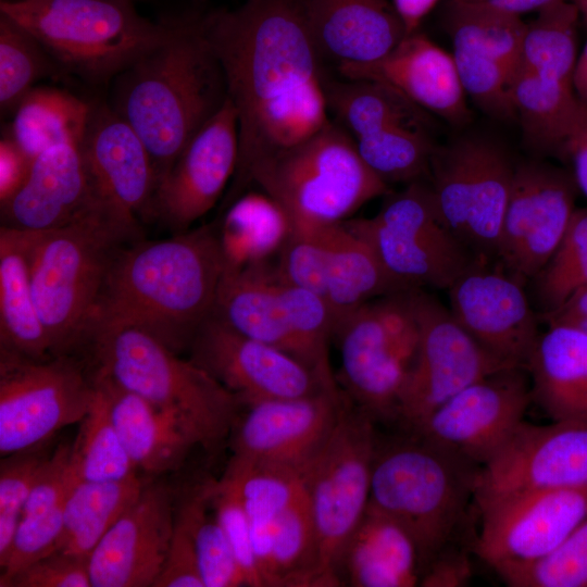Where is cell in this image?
Masks as SVG:
<instances>
[{
	"label": "cell",
	"instance_id": "52",
	"mask_svg": "<svg viewBox=\"0 0 587 587\" xmlns=\"http://www.w3.org/2000/svg\"><path fill=\"white\" fill-rule=\"evenodd\" d=\"M5 587H91L88 559L52 551L16 572Z\"/></svg>",
	"mask_w": 587,
	"mask_h": 587
},
{
	"label": "cell",
	"instance_id": "37",
	"mask_svg": "<svg viewBox=\"0 0 587 587\" xmlns=\"http://www.w3.org/2000/svg\"><path fill=\"white\" fill-rule=\"evenodd\" d=\"M145 480L77 482L66 496L61 537L54 551L89 559L101 538L137 499Z\"/></svg>",
	"mask_w": 587,
	"mask_h": 587
},
{
	"label": "cell",
	"instance_id": "44",
	"mask_svg": "<svg viewBox=\"0 0 587 587\" xmlns=\"http://www.w3.org/2000/svg\"><path fill=\"white\" fill-rule=\"evenodd\" d=\"M353 139L361 159L388 186L428 178L436 145L425 128L389 126Z\"/></svg>",
	"mask_w": 587,
	"mask_h": 587
},
{
	"label": "cell",
	"instance_id": "58",
	"mask_svg": "<svg viewBox=\"0 0 587 587\" xmlns=\"http://www.w3.org/2000/svg\"><path fill=\"white\" fill-rule=\"evenodd\" d=\"M564 153L573 162L576 186L587 197V126L570 140Z\"/></svg>",
	"mask_w": 587,
	"mask_h": 587
},
{
	"label": "cell",
	"instance_id": "13",
	"mask_svg": "<svg viewBox=\"0 0 587 587\" xmlns=\"http://www.w3.org/2000/svg\"><path fill=\"white\" fill-rule=\"evenodd\" d=\"M95 397L91 372L75 355L35 360L0 350V455L47 445L78 424Z\"/></svg>",
	"mask_w": 587,
	"mask_h": 587
},
{
	"label": "cell",
	"instance_id": "61",
	"mask_svg": "<svg viewBox=\"0 0 587 587\" xmlns=\"http://www.w3.org/2000/svg\"><path fill=\"white\" fill-rule=\"evenodd\" d=\"M577 9L579 18L587 25V0H570Z\"/></svg>",
	"mask_w": 587,
	"mask_h": 587
},
{
	"label": "cell",
	"instance_id": "18",
	"mask_svg": "<svg viewBox=\"0 0 587 587\" xmlns=\"http://www.w3.org/2000/svg\"><path fill=\"white\" fill-rule=\"evenodd\" d=\"M188 351L189 359L242 405L333 390L299 359L236 332L213 314L199 328Z\"/></svg>",
	"mask_w": 587,
	"mask_h": 587
},
{
	"label": "cell",
	"instance_id": "12",
	"mask_svg": "<svg viewBox=\"0 0 587 587\" xmlns=\"http://www.w3.org/2000/svg\"><path fill=\"white\" fill-rule=\"evenodd\" d=\"M411 290V289H410ZM410 290L373 299L335 332L346 396L375 421L396 422L419 330Z\"/></svg>",
	"mask_w": 587,
	"mask_h": 587
},
{
	"label": "cell",
	"instance_id": "22",
	"mask_svg": "<svg viewBox=\"0 0 587 587\" xmlns=\"http://www.w3.org/2000/svg\"><path fill=\"white\" fill-rule=\"evenodd\" d=\"M238 152V116L227 97L159 183L150 216L176 233L189 229L215 205L234 177Z\"/></svg>",
	"mask_w": 587,
	"mask_h": 587
},
{
	"label": "cell",
	"instance_id": "54",
	"mask_svg": "<svg viewBox=\"0 0 587 587\" xmlns=\"http://www.w3.org/2000/svg\"><path fill=\"white\" fill-rule=\"evenodd\" d=\"M469 550L473 545L463 540L445 547L425 567L421 575L423 587H463L473 575Z\"/></svg>",
	"mask_w": 587,
	"mask_h": 587
},
{
	"label": "cell",
	"instance_id": "48",
	"mask_svg": "<svg viewBox=\"0 0 587 587\" xmlns=\"http://www.w3.org/2000/svg\"><path fill=\"white\" fill-rule=\"evenodd\" d=\"M46 445L1 458L0 567L4 564L33 486L51 455Z\"/></svg>",
	"mask_w": 587,
	"mask_h": 587
},
{
	"label": "cell",
	"instance_id": "33",
	"mask_svg": "<svg viewBox=\"0 0 587 587\" xmlns=\"http://www.w3.org/2000/svg\"><path fill=\"white\" fill-rule=\"evenodd\" d=\"M30 233L0 228V350L35 360L52 348L39 316L29 274Z\"/></svg>",
	"mask_w": 587,
	"mask_h": 587
},
{
	"label": "cell",
	"instance_id": "45",
	"mask_svg": "<svg viewBox=\"0 0 587 587\" xmlns=\"http://www.w3.org/2000/svg\"><path fill=\"white\" fill-rule=\"evenodd\" d=\"M317 539L305 495L274 521L270 586H317Z\"/></svg>",
	"mask_w": 587,
	"mask_h": 587
},
{
	"label": "cell",
	"instance_id": "49",
	"mask_svg": "<svg viewBox=\"0 0 587 587\" xmlns=\"http://www.w3.org/2000/svg\"><path fill=\"white\" fill-rule=\"evenodd\" d=\"M500 577L510 587H587V517L548 557Z\"/></svg>",
	"mask_w": 587,
	"mask_h": 587
},
{
	"label": "cell",
	"instance_id": "3",
	"mask_svg": "<svg viewBox=\"0 0 587 587\" xmlns=\"http://www.w3.org/2000/svg\"><path fill=\"white\" fill-rule=\"evenodd\" d=\"M115 78L113 109L142 139L159 185L226 101L222 65L196 20L171 24L161 42Z\"/></svg>",
	"mask_w": 587,
	"mask_h": 587
},
{
	"label": "cell",
	"instance_id": "21",
	"mask_svg": "<svg viewBox=\"0 0 587 587\" xmlns=\"http://www.w3.org/2000/svg\"><path fill=\"white\" fill-rule=\"evenodd\" d=\"M447 290L451 314L485 350L526 367L540 333L521 279L476 261Z\"/></svg>",
	"mask_w": 587,
	"mask_h": 587
},
{
	"label": "cell",
	"instance_id": "35",
	"mask_svg": "<svg viewBox=\"0 0 587 587\" xmlns=\"http://www.w3.org/2000/svg\"><path fill=\"white\" fill-rule=\"evenodd\" d=\"M511 92L523 137L537 151L565 152L570 140L587 126V105L573 85L520 67Z\"/></svg>",
	"mask_w": 587,
	"mask_h": 587
},
{
	"label": "cell",
	"instance_id": "10",
	"mask_svg": "<svg viewBox=\"0 0 587 587\" xmlns=\"http://www.w3.org/2000/svg\"><path fill=\"white\" fill-rule=\"evenodd\" d=\"M515 166L502 145L478 135L434 151L427 182L438 215L479 261L498 259Z\"/></svg>",
	"mask_w": 587,
	"mask_h": 587
},
{
	"label": "cell",
	"instance_id": "24",
	"mask_svg": "<svg viewBox=\"0 0 587 587\" xmlns=\"http://www.w3.org/2000/svg\"><path fill=\"white\" fill-rule=\"evenodd\" d=\"M80 151L100 201L132 218L150 216L158 186L152 159L113 108L91 105Z\"/></svg>",
	"mask_w": 587,
	"mask_h": 587
},
{
	"label": "cell",
	"instance_id": "23",
	"mask_svg": "<svg viewBox=\"0 0 587 587\" xmlns=\"http://www.w3.org/2000/svg\"><path fill=\"white\" fill-rule=\"evenodd\" d=\"M175 491L147 480L89 555L91 587H153L171 544Z\"/></svg>",
	"mask_w": 587,
	"mask_h": 587
},
{
	"label": "cell",
	"instance_id": "29",
	"mask_svg": "<svg viewBox=\"0 0 587 587\" xmlns=\"http://www.w3.org/2000/svg\"><path fill=\"white\" fill-rule=\"evenodd\" d=\"M421 574L420 551L411 534L369 503L340 552L339 583L345 576L354 587H413Z\"/></svg>",
	"mask_w": 587,
	"mask_h": 587
},
{
	"label": "cell",
	"instance_id": "41",
	"mask_svg": "<svg viewBox=\"0 0 587 587\" xmlns=\"http://www.w3.org/2000/svg\"><path fill=\"white\" fill-rule=\"evenodd\" d=\"M537 12L526 23L520 67L573 85L578 11L570 0H559Z\"/></svg>",
	"mask_w": 587,
	"mask_h": 587
},
{
	"label": "cell",
	"instance_id": "6",
	"mask_svg": "<svg viewBox=\"0 0 587 587\" xmlns=\"http://www.w3.org/2000/svg\"><path fill=\"white\" fill-rule=\"evenodd\" d=\"M86 348L95 370L173 416L204 451L214 453L230 436L239 399L151 334L126 325L97 326Z\"/></svg>",
	"mask_w": 587,
	"mask_h": 587
},
{
	"label": "cell",
	"instance_id": "19",
	"mask_svg": "<svg viewBox=\"0 0 587 587\" xmlns=\"http://www.w3.org/2000/svg\"><path fill=\"white\" fill-rule=\"evenodd\" d=\"M338 390L245 405L232 433L234 459L280 465L303 474L332 435L344 404Z\"/></svg>",
	"mask_w": 587,
	"mask_h": 587
},
{
	"label": "cell",
	"instance_id": "51",
	"mask_svg": "<svg viewBox=\"0 0 587 587\" xmlns=\"http://www.w3.org/2000/svg\"><path fill=\"white\" fill-rule=\"evenodd\" d=\"M211 503L226 534L246 586L265 587L253 550L248 516L234 485L224 476L208 479Z\"/></svg>",
	"mask_w": 587,
	"mask_h": 587
},
{
	"label": "cell",
	"instance_id": "7",
	"mask_svg": "<svg viewBox=\"0 0 587 587\" xmlns=\"http://www.w3.org/2000/svg\"><path fill=\"white\" fill-rule=\"evenodd\" d=\"M0 12L32 34L63 72L90 84L116 77L171 29L140 16L132 0H3Z\"/></svg>",
	"mask_w": 587,
	"mask_h": 587
},
{
	"label": "cell",
	"instance_id": "38",
	"mask_svg": "<svg viewBox=\"0 0 587 587\" xmlns=\"http://www.w3.org/2000/svg\"><path fill=\"white\" fill-rule=\"evenodd\" d=\"M328 110L353 138L389 126L425 128L427 112L395 88L369 79L325 82Z\"/></svg>",
	"mask_w": 587,
	"mask_h": 587
},
{
	"label": "cell",
	"instance_id": "25",
	"mask_svg": "<svg viewBox=\"0 0 587 587\" xmlns=\"http://www.w3.org/2000/svg\"><path fill=\"white\" fill-rule=\"evenodd\" d=\"M337 70L344 78L389 85L419 108L453 126H464L472 118L452 53L420 30L405 35L377 61L344 64Z\"/></svg>",
	"mask_w": 587,
	"mask_h": 587
},
{
	"label": "cell",
	"instance_id": "39",
	"mask_svg": "<svg viewBox=\"0 0 587 587\" xmlns=\"http://www.w3.org/2000/svg\"><path fill=\"white\" fill-rule=\"evenodd\" d=\"M91 105L55 88H32L14 110L11 137L32 159L64 142L80 146Z\"/></svg>",
	"mask_w": 587,
	"mask_h": 587
},
{
	"label": "cell",
	"instance_id": "34",
	"mask_svg": "<svg viewBox=\"0 0 587 587\" xmlns=\"http://www.w3.org/2000/svg\"><path fill=\"white\" fill-rule=\"evenodd\" d=\"M70 449L71 444H60L36 479L9 555L0 567V587H5L16 572L55 550L62 533L66 496L72 486Z\"/></svg>",
	"mask_w": 587,
	"mask_h": 587
},
{
	"label": "cell",
	"instance_id": "27",
	"mask_svg": "<svg viewBox=\"0 0 587 587\" xmlns=\"http://www.w3.org/2000/svg\"><path fill=\"white\" fill-rule=\"evenodd\" d=\"M298 1L321 58L337 67L377 61L407 35L388 0Z\"/></svg>",
	"mask_w": 587,
	"mask_h": 587
},
{
	"label": "cell",
	"instance_id": "1",
	"mask_svg": "<svg viewBox=\"0 0 587 587\" xmlns=\"http://www.w3.org/2000/svg\"><path fill=\"white\" fill-rule=\"evenodd\" d=\"M238 116L239 152L227 202L261 162L332 122L321 55L298 0H248L200 18Z\"/></svg>",
	"mask_w": 587,
	"mask_h": 587
},
{
	"label": "cell",
	"instance_id": "32",
	"mask_svg": "<svg viewBox=\"0 0 587 587\" xmlns=\"http://www.w3.org/2000/svg\"><path fill=\"white\" fill-rule=\"evenodd\" d=\"M325 233L327 258L323 300L330 314L334 336L364 303L408 289L388 274L371 246L345 221L326 226Z\"/></svg>",
	"mask_w": 587,
	"mask_h": 587
},
{
	"label": "cell",
	"instance_id": "5",
	"mask_svg": "<svg viewBox=\"0 0 587 587\" xmlns=\"http://www.w3.org/2000/svg\"><path fill=\"white\" fill-rule=\"evenodd\" d=\"M479 470L413 433L378 438L369 503L411 534L422 573L445 547L470 536Z\"/></svg>",
	"mask_w": 587,
	"mask_h": 587
},
{
	"label": "cell",
	"instance_id": "55",
	"mask_svg": "<svg viewBox=\"0 0 587 587\" xmlns=\"http://www.w3.org/2000/svg\"><path fill=\"white\" fill-rule=\"evenodd\" d=\"M0 199L3 202L25 179L32 158L22 150L12 137H5L0 142Z\"/></svg>",
	"mask_w": 587,
	"mask_h": 587
},
{
	"label": "cell",
	"instance_id": "42",
	"mask_svg": "<svg viewBox=\"0 0 587 587\" xmlns=\"http://www.w3.org/2000/svg\"><path fill=\"white\" fill-rule=\"evenodd\" d=\"M175 514L186 525L204 587L246 586L226 534L211 503L207 480L175 496Z\"/></svg>",
	"mask_w": 587,
	"mask_h": 587
},
{
	"label": "cell",
	"instance_id": "4",
	"mask_svg": "<svg viewBox=\"0 0 587 587\" xmlns=\"http://www.w3.org/2000/svg\"><path fill=\"white\" fill-rule=\"evenodd\" d=\"M29 233L33 296L52 354L75 355L86 348L115 258L139 236L138 222L100 201L63 226Z\"/></svg>",
	"mask_w": 587,
	"mask_h": 587
},
{
	"label": "cell",
	"instance_id": "17",
	"mask_svg": "<svg viewBox=\"0 0 587 587\" xmlns=\"http://www.w3.org/2000/svg\"><path fill=\"white\" fill-rule=\"evenodd\" d=\"M575 188V180L553 165L516 164L498 251L505 271L525 282L544 267L576 210Z\"/></svg>",
	"mask_w": 587,
	"mask_h": 587
},
{
	"label": "cell",
	"instance_id": "56",
	"mask_svg": "<svg viewBox=\"0 0 587 587\" xmlns=\"http://www.w3.org/2000/svg\"><path fill=\"white\" fill-rule=\"evenodd\" d=\"M549 325H569L587 333V289L571 297L559 308L539 315Z\"/></svg>",
	"mask_w": 587,
	"mask_h": 587
},
{
	"label": "cell",
	"instance_id": "60",
	"mask_svg": "<svg viewBox=\"0 0 587 587\" xmlns=\"http://www.w3.org/2000/svg\"><path fill=\"white\" fill-rule=\"evenodd\" d=\"M573 85L579 100L587 105V42L577 57Z\"/></svg>",
	"mask_w": 587,
	"mask_h": 587
},
{
	"label": "cell",
	"instance_id": "36",
	"mask_svg": "<svg viewBox=\"0 0 587 587\" xmlns=\"http://www.w3.org/2000/svg\"><path fill=\"white\" fill-rule=\"evenodd\" d=\"M236 488L248 516L260 572L266 577L272 562V528L276 517L307 495L297 470L232 458L223 475Z\"/></svg>",
	"mask_w": 587,
	"mask_h": 587
},
{
	"label": "cell",
	"instance_id": "16",
	"mask_svg": "<svg viewBox=\"0 0 587 587\" xmlns=\"http://www.w3.org/2000/svg\"><path fill=\"white\" fill-rule=\"evenodd\" d=\"M525 372L509 367L476 380L411 433L482 467L524 421L533 401Z\"/></svg>",
	"mask_w": 587,
	"mask_h": 587
},
{
	"label": "cell",
	"instance_id": "28",
	"mask_svg": "<svg viewBox=\"0 0 587 587\" xmlns=\"http://www.w3.org/2000/svg\"><path fill=\"white\" fill-rule=\"evenodd\" d=\"M112 422L137 471L160 476L178 471L190 450L192 436L170 414L124 388L101 371H91Z\"/></svg>",
	"mask_w": 587,
	"mask_h": 587
},
{
	"label": "cell",
	"instance_id": "47",
	"mask_svg": "<svg viewBox=\"0 0 587 587\" xmlns=\"http://www.w3.org/2000/svg\"><path fill=\"white\" fill-rule=\"evenodd\" d=\"M64 73L38 40L0 13V104L15 110L33 84L45 76Z\"/></svg>",
	"mask_w": 587,
	"mask_h": 587
},
{
	"label": "cell",
	"instance_id": "2",
	"mask_svg": "<svg viewBox=\"0 0 587 587\" xmlns=\"http://www.w3.org/2000/svg\"><path fill=\"white\" fill-rule=\"evenodd\" d=\"M226 263L222 234L212 224L127 245L111 266L90 332L134 326L176 353L188 350L213 313Z\"/></svg>",
	"mask_w": 587,
	"mask_h": 587
},
{
	"label": "cell",
	"instance_id": "40",
	"mask_svg": "<svg viewBox=\"0 0 587 587\" xmlns=\"http://www.w3.org/2000/svg\"><path fill=\"white\" fill-rule=\"evenodd\" d=\"M93 382V380H92ZM95 397L88 413L78 423L71 444L68 473L77 482H113L137 476L110 416L102 392L95 385Z\"/></svg>",
	"mask_w": 587,
	"mask_h": 587
},
{
	"label": "cell",
	"instance_id": "43",
	"mask_svg": "<svg viewBox=\"0 0 587 587\" xmlns=\"http://www.w3.org/2000/svg\"><path fill=\"white\" fill-rule=\"evenodd\" d=\"M445 28L452 41V57L466 96L494 118H515L511 73L477 37L454 24L445 23Z\"/></svg>",
	"mask_w": 587,
	"mask_h": 587
},
{
	"label": "cell",
	"instance_id": "11",
	"mask_svg": "<svg viewBox=\"0 0 587 587\" xmlns=\"http://www.w3.org/2000/svg\"><path fill=\"white\" fill-rule=\"evenodd\" d=\"M385 197L373 217H350L345 223L403 288L448 289L479 261L439 217L427 179Z\"/></svg>",
	"mask_w": 587,
	"mask_h": 587
},
{
	"label": "cell",
	"instance_id": "50",
	"mask_svg": "<svg viewBox=\"0 0 587 587\" xmlns=\"http://www.w3.org/2000/svg\"><path fill=\"white\" fill-rule=\"evenodd\" d=\"M325 228L291 226L274 264L279 282L314 292L322 299L327 258Z\"/></svg>",
	"mask_w": 587,
	"mask_h": 587
},
{
	"label": "cell",
	"instance_id": "31",
	"mask_svg": "<svg viewBox=\"0 0 587 587\" xmlns=\"http://www.w3.org/2000/svg\"><path fill=\"white\" fill-rule=\"evenodd\" d=\"M533 400L552 421H587V333L549 325L527 361Z\"/></svg>",
	"mask_w": 587,
	"mask_h": 587
},
{
	"label": "cell",
	"instance_id": "26",
	"mask_svg": "<svg viewBox=\"0 0 587 587\" xmlns=\"http://www.w3.org/2000/svg\"><path fill=\"white\" fill-rule=\"evenodd\" d=\"M98 202L80 146L58 143L32 159L23 183L1 202L2 225L43 232L74 221Z\"/></svg>",
	"mask_w": 587,
	"mask_h": 587
},
{
	"label": "cell",
	"instance_id": "30",
	"mask_svg": "<svg viewBox=\"0 0 587 587\" xmlns=\"http://www.w3.org/2000/svg\"><path fill=\"white\" fill-rule=\"evenodd\" d=\"M212 314L236 332L299 359L279 282L267 260L242 264L227 261Z\"/></svg>",
	"mask_w": 587,
	"mask_h": 587
},
{
	"label": "cell",
	"instance_id": "14",
	"mask_svg": "<svg viewBox=\"0 0 587 587\" xmlns=\"http://www.w3.org/2000/svg\"><path fill=\"white\" fill-rule=\"evenodd\" d=\"M410 297L419 338L396 416L408 433L469 385L514 367L485 350L437 298L421 288Z\"/></svg>",
	"mask_w": 587,
	"mask_h": 587
},
{
	"label": "cell",
	"instance_id": "8",
	"mask_svg": "<svg viewBox=\"0 0 587 587\" xmlns=\"http://www.w3.org/2000/svg\"><path fill=\"white\" fill-rule=\"evenodd\" d=\"M255 183L285 211L295 227L341 223L366 202L391 190L361 159L353 137L330 122L299 145L261 163Z\"/></svg>",
	"mask_w": 587,
	"mask_h": 587
},
{
	"label": "cell",
	"instance_id": "15",
	"mask_svg": "<svg viewBox=\"0 0 587 587\" xmlns=\"http://www.w3.org/2000/svg\"><path fill=\"white\" fill-rule=\"evenodd\" d=\"M473 552L501 576L552 553L587 517V488L477 496Z\"/></svg>",
	"mask_w": 587,
	"mask_h": 587
},
{
	"label": "cell",
	"instance_id": "59",
	"mask_svg": "<svg viewBox=\"0 0 587 587\" xmlns=\"http://www.w3.org/2000/svg\"><path fill=\"white\" fill-rule=\"evenodd\" d=\"M464 3L485 5L500 11L522 15L527 12L538 11L544 7L559 0H453Z\"/></svg>",
	"mask_w": 587,
	"mask_h": 587
},
{
	"label": "cell",
	"instance_id": "46",
	"mask_svg": "<svg viewBox=\"0 0 587 587\" xmlns=\"http://www.w3.org/2000/svg\"><path fill=\"white\" fill-rule=\"evenodd\" d=\"M530 280L539 315L587 289V208L575 210L558 248Z\"/></svg>",
	"mask_w": 587,
	"mask_h": 587
},
{
	"label": "cell",
	"instance_id": "9",
	"mask_svg": "<svg viewBox=\"0 0 587 587\" xmlns=\"http://www.w3.org/2000/svg\"><path fill=\"white\" fill-rule=\"evenodd\" d=\"M374 422L345 395L332 435L303 472L317 539V586L340 584V552L369 505L378 442Z\"/></svg>",
	"mask_w": 587,
	"mask_h": 587
},
{
	"label": "cell",
	"instance_id": "53",
	"mask_svg": "<svg viewBox=\"0 0 587 587\" xmlns=\"http://www.w3.org/2000/svg\"><path fill=\"white\" fill-rule=\"evenodd\" d=\"M153 587H204L193 541L176 514L168 551Z\"/></svg>",
	"mask_w": 587,
	"mask_h": 587
},
{
	"label": "cell",
	"instance_id": "20",
	"mask_svg": "<svg viewBox=\"0 0 587 587\" xmlns=\"http://www.w3.org/2000/svg\"><path fill=\"white\" fill-rule=\"evenodd\" d=\"M587 488V421H523L478 473L475 497Z\"/></svg>",
	"mask_w": 587,
	"mask_h": 587
},
{
	"label": "cell",
	"instance_id": "57",
	"mask_svg": "<svg viewBox=\"0 0 587 587\" xmlns=\"http://www.w3.org/2000/svg\"><path fill=\"white\" fill-rule=\"evenodd\" d=\"M440 0H391L407 35L419 30L424 17Z\"/></svg>",
	"mask_w": 587,
	"mask_h": 587
}]
</instances>
